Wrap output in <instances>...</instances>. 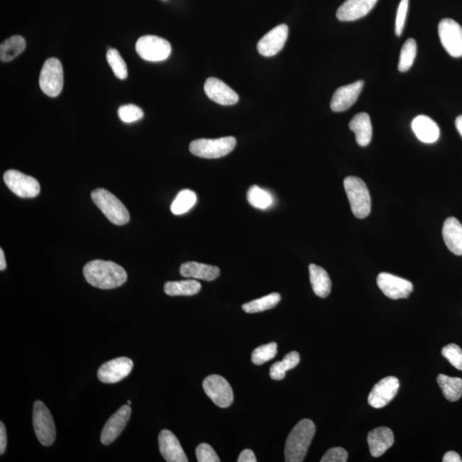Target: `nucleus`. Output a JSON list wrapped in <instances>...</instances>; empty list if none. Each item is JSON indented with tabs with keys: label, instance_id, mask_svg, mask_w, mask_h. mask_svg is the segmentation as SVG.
<instances>
[{
	"label": "nucleus",
	"instance_id": "obj_46",
	"mask_svg": "<svg viewBox=\"0 0 462 462\" xmlns=\"http://www.w3.org/2000/svg\"><path fill=\"white\" fill-rule=\"evenodd\" d=\"M456 126L458 132H459L461 136H462V115L458 116V118L456 119Z\"/></svg>",
	"mask_w": 462,
	"mask_h": 462
},
{
	"label": "nucleus",
	"instance_id": "obj_4",
	"mask_svg": "<svg viewBox=\"0 0 462 462\" xmlns=\"http://www.w3.org/2000/svg\"><path fill=\"white\" fill-rule=\"evenodd\" d=\"M343 185L353 214L360 219L368 217L371 212V197L365 183L359 177H348Z\"/></svg>",
	"mask_w": 462,
	"mask_h": 462
},
{
	"label": "nucleus",
	"instance_id": "obj_28",
	"mask_svg": "<svg viewBox=\"0 0 462 462\" xmlns=\"http://www.w3.org/2000/svg\"><path fill=\"white\" fill-rule=\"evenodd\" d=\"M26 48V41L23 37L14 35L8 38L0 45V60L10 62L20 55Z\"/></svg>",
	"mask_w": 462,
	"mask_h": 462
},
{
	"label": "nucleus",
	"instance_id": "obj_31",
	"mask_svg": "<svg viewBox=\"0 0 462 462\" xmlns=\"http://www.w3.org/2000/svg\"><path fill=\"white\" fill-rule=\"evenodd\" d=\"M197 202V194L190 189H183L177 195L170 206V211L175 215H182L188 212Z\"/></svg>",
	"mask_w": 462,
	"mask_h": 462
},
{
	"label": "nucleus",
	"instance_id": "obj_25",
	"mask_svg": "<svg viewBox=\"0 0 462 462\" xmlns=\"http://www.w3.org/2000/svg\"><path fill=\"white\" fill-rule=\"evenodd\" d=\"M349 128L355 133L358 145L366 147L371 143L373 137V126L371 119L365 112L358 114L349 123Z\"/></svg>",
	"mask_w": 462,
	"mask_h": 462
},
{
	"label": "nucleus",
	"instance_id": "obj_17",
	"mask_svg": "<svg viewBox=\"0 0 462 462\" xmlns=\"http://www.w3.org/2000/svg\"><path fill=\"white\" fill-rule=\"evenodd\" d=\"M207 97L222 106H233L239 101L238 94L218 78H208L204 86Z\"/></svg>",
	"mask_w": 462,
	"mask_h": 462
},
{
	"label": "nucleus",
	"instance_id": "obj_39",
	"mask_svg": "<svg viewBox=\"0 0 462 462\" xmlns=\"http://www.w3.org/2000/svg\"><path fill=\"white\" fill-rule=\"evenodd\" d=\"M409 4V0H401L400 2L395 19V35L397 36H401L405 29Z\"/></svg>",
	"mask_w": 462,
	"mask_h": 462
},
{
	"label": "nucleus",
	"instance_id": "obj_40",
	"mask_svg": "<svg viewBox=\"0 0 462 462\" xmlns=\"http://www.w3.org/2000/svg\"><path fill=\"white\" fill-rule=\"evenodd\" d=\"M197 457L199 462H219L217 453L209 444H201L197 448Z\"/></svg>",
	"mask_w": 462,
	"mask_h": 462
},
{
	"label": "nucleus",
	"instance_id": "obj_41",
	"mask_svg": "<svg viewBox=\"0 0 462 462\" xmlns=\"http://www.w3.org/2000/svg\"><path fill=\"white\" fill-rule=\"evenodd\" d=\"M348 452L346 449L341 447H336L329 449L322 457L321 462H346L348 461Z\"/></svg>",
	"mask_w": 462,
	"mask_h": 462
},
{
	"label": "nucleus",
	"instance_id": "obj_32",
	"mask_svg": "<svg viewBox=\"0 0 462 462\" xmlns=\"http://www.w3.org/2000/svg\"><path fill=\"white\" fill-rule=\"evenodd\" d=\"M280 294L272 293L266 295V297L244 304L243 309L248 314L261 313V312L272 309V308L276 307L280 303Z\"/></svg>",
	"mask_w": 462,
	"mask_h": 462
},
{
	"label": "nucleus",
	"instance_id": "obj_21",
	"mask_svg": "<svg viewBox=\"0 0 462 462\" xmlns=\"http://www.w3.org/2000/svg\"><path fill=\"white\" fill-rule=\"evenodd\" d=\"M393 431L388 427H378L369 432L368 443L373 457H380L394 444Z\"/></svg>",
	"mask_w": 462,
	"mask_h": 462
},
{
	"label": "nucleus",
	"instance_id": "obj_47",
	"mask_svg": "<svg viewBox=\"0 0 462 462\" xmlns=\"http://www.w3.org/2000/svg\"><path fill=\"white\" fill-rule=\"evenodd\" d=\"M128 405H131V401H128Z\"/></svg>",
	"mask_w": 462,
	"mask_h": 462
},
{
	"label": "nucleus",
	"instance_id": "obj_10",
	"mask_svg": "<svg viewBox=\"0 0 462 462\" xmlns=\"http://www.w3.org/2000/svg\"><path fill=\"white\" fill-rule=\"evenodd\" d=\"M439 35L443 47L453 57H462V28L455 20L445 18L439 25Z\"/></svg>",
	"mask_w": 462,
	"mask_h": 462
},
{
	"label": "nucleus",
	"instance_id": "obj_35",
	"mask_svg": "<svg viewBox=\"0 0 462 462\" xmlns=\"http://www.w3.org/2000/svg\"><path fill=\"white\" fill-rule=\"evenodd\" d=\"M106 60L116 77L121 80H124L128 77L127 65L118 50L115 48L108 50Z\"/></svg>",
	"mask_w": 462,
	"mask_h": 462
},
{
	"label": "nucleus",
	"instance_id": "obj_3",
	"mask_svg": "<svg viewBox=\"0 0 462 462\" xmlns=\"http://www.w3.org/2000/svg\"><path fill=\"white\" fill-rule=\"evenodd\" d=\"M91 198L111 223L123 226L130 221L131 216L126 206L109 191L95 189L92 192Z\"/></svg>",
	"mask_w": 462,
	"mask_h": 462
},
{
	"label": "nucleus",
	"instance_id": "obj_29",
	"mask_svg": "<svg viewBox=\"0 0 462 462\" xmlns=\"http://www.w3.org/2000/svg\"><path fill=\"white\" fill-rule=\"evenodd\" d=\"M439 385L442 390L444 397L451 402H456L462 395V380L460 378H453L439 374Z\"/></svg>",
	"mask_w": 462,
	"mask_h": 462
},
{
	"label": "nucleus",
	"instance_id": "obj_27",
	"mask_svg": "<svg viewBox=\"0 0 462 462\" xmlns=\"http://www.w3.org/2000/svg\"><path fill=\"white\" fill-rule=\"evenodd\" d=\"M202 285L197 280H183L165 282L164 291L170 297H190L201 291Z\"/></svg>",
	"mask_w": 462,
	"mask_h": 462
},
{
	"label": "nucleus",
	"instance_id": "obj_15",
	"mask_svg": "<svg viewBox=\"0 0 462 462\" xmlns=\"http://www.w3.org/2000/svg\"><path fill=\"white\" fill-rule=\"evenodd\" d=\"M288 35V26L286 24L278 25L262 37L257 45L258 52L264 57L276 55L284 48Z\"/></svg>",
	"mask_w": 462,
	"mask_h": 462
},
{
	"label": "nucleus",
	"instance_id": "obj_23",
	"mask_svg": "<svg viewBox=\"0 0 462 462\" xmlns=\"http://www.w3.org/2000/svg\"><path fill=\"white\" fill-rule=\"evenodd\" d=\"M443 237L449 251L462 255V224L456 218H449L444 224Z\"/></svg>",
	"mask_w": 462,
	"mask_h": 462
},
{
	"label": "nucleus",
	"instance_id": "obj_11",
	"mask_svg": "<svg viewBox=\"0 0 462 462\" xmlns=\"http://www.w3.org/2000/svg\"><path fill=\"white\" fill-rule=\"evenodd\" d=\"M206 394L216 405L226 409L232 405L234 395L230 384L226 378L219 375L208 376L203 381Z\"/></svg>",
	"mask_w": 462,
	"mask_h": 462
},
{
	"label": "nucleus",
	"instance_id": "obj_2",
	"mask_svg": "<svg viewBox=\"0 0 462 462\" xmlns=\"http://www.w3.org/2000/svg\"><path fill=\"white\" fill-rule=\"evenodd\" d=\"M315 431V424L311 419L301 420L291 431L287 439L285 449V461H303L307 456L308 448L313 441Z\"/></svg>",
	"mask_w": 462,
	"mask_h": 462
},
{
	"label": "nucleus",
	"instance_id": "obj_37",
	"mask_svg": "<svg viewBox=\"0 0 462 462\" xmlns=\"http://www.w3.org/2000/svg\"><path fill=\"white\" fill-rule=\"evenodd\" d=\"M119 116L123 123H131L136 122L143 118L144 112L139 106L136 105H126L119 107Z\"/></svg>",
	"mask_w": 462,
	"mask_h": 462
},
{
	"label": "nucleus",
	"instance_id": "obj_13",
	"mask_svg": "<svg viewBox=\"0 0 462 462\" xmlns=\"http://www.w3.org/2000/svg\"><path fill=\"white\" fill-rule=\"evenodd\" d=\"M132 360L127 357L116 358V359L104 363L98 371V378L105 384H115L128 376L132 371Z\"/></svg>",
	"mask_w": 462,
	"mask_h": 462
},
{
	"label": "nucleus",
	"instance_id": "obj_14",
	"mask_svg": "<svg viewBox=\"0 0 462 462\" xmlns=\"http://www.w3.org/2000/svg\"><path fill=\"white\" fill-rule=\"evenodd\" d=\"M400 382L398 378L390 376L383 378L374 385L368 395V403L374 409H382L392 401L398 392Z\"/></svg>",
	"mask_w": 462,
	"mask_h": 462
},
{
	"label": "nucleus",
	"instance_id": "obj_38",
	"mask_svg": "<svg viewBox=\"0 0 462 462\" xmlns=\"http://www.w3.org/2000/svg\"><path fill=\"white\" fill-rule=\"evenodd\" d=\"M442 355L453 368L462 371V351L456 344H449L442 349Z\"/></svg>",
	"mask_w": 462,
	"mask_h": 462
},
{
	"label": "nucleus",
	"instance_id": "obj_26",
	"mask_svg": "<svg viewBox=\"0 0 462 462\" xmlns=\"http://www.w3.org/2000/svg\"><path fill=\"white\" fill-rule=\"evenodd\" d=\"M312 288L319 297L326 298L331 293V281L326 270L314 264L309 265Z\"/></svg>",
	"mask_w": 462,
	"mask_h": 462
},
{
	"label": "nucleus",
	"instance_id": "obj_20",
	"mask_svg": "<svg viewBox=\"0 0 462 462\" xmlns=\"http://www.w3.org/2000/svg\"><path fill=\"white\" fill-rule=\"evenodd\" d=\"M160 451L168 462H188L186 453L177 436L169 430L161 431L159 436Z\"/></svg>",
	"mask_w": 462,
	"mask_h": 462
},
{
	"label": "nucleus",
	"instance_id": "obj_22",
	"mask_svg": "<svg viewBox=\"0 0 462 462\" xmlns=\"http://www.w3.org/2000/svg\"><path fill=\"white\" fill-rule=\"evenodd\" d=\"M412 128L417 138L424 143H434L439 140L440 130L438 124L427 116L420 115L412 123Z\"/></svg>",
	"mask_w": 462,
	"mask_h": 462
},
{
	"label": "nucleus",
	"instance_id": "obj_7",
	"mask_svg": "<svg viewBox=\"0 0 462 462\" xmlns=\"http://www.w3.org/2000/svg\"><path fill=\"white\" fill-rule=\"evenodd\" d=\"M33 424L40 443L44 446H51L56 439V427L51 413L43 402H35Z\"/></svg>",
	"mask_w": 462,
	"mask_h": 462
},
{
	"label": "nucleus",
	"instance_id": "obj_12",
	"mask_svg": "<svg viewBox=\"0 0 462 462\" xmlns=\"http://www.w3.org/2000/svg\"><path fill=\"white\" fill-rule=\"evenodd\" d=\"M377 284L382 292L392 299H406L414 290L411 282L386 273L378 275Z\"/></svg>",
	"mask_w": 462,
	"mask_h": 462
},
{
	"label": "nucleus",
	"instance_id": "obj_34",
	"mask_svg": "<svg viewBox=\"0 0 462 462\" xmlns=\"http://www.w3.org/2000/svg\"><path fill=\"white\" fill-rule=\"evenodd\" d=\"M416 54H417V44L414 39L406 41L401 50L398 64V70L401 72H406L413 65Z\"/></svg>",
	"mask_w": 462,
	"mask_h": 462
},
{
	"label": "nucleus",
	"instance_id": "obj_5",
	"mask_svg": "<svg viewBox=\"0 0 462 462\" xmlns=\"http://www.w3.org/2000/svg\"><path fill=\"white\" fill-rule=\"evenodd\" d=\"M236 145L235 137L227 136L219 139H198L189 145L190 152L203 159H219L233 151Z\"/></svg>",
	"mask_w": 462,
	"mask_h": 462
},
{
	"label": "nucleus",
	"instance_id": "obj_48",
	"mask_svg": "<svg viewBox=\"0 0 462 462\" xmlns=\"http://www.w3.org/2000/svg\"><path fill=\"white\" fill-rule=\"evenodd\" d=\"M162 1H167V0H162Z\"/></svg>",
	"mask_w": 462,
	"mask_h": 462
},
{
	"label": "nucleus",
	"instance_id": "obj_8",
	"mask_svg": "<svg viewBox=\"0 0 462 462\" xmlns=\"http://www.w3.org/2000/svg\"><path fill=\"white\" fill-rule=\"evenodd\" d=\"M136 53L143 60L160 62L167 60L172 53L169 41L155 35L141 36L136 44Z\"/></svg>",
	"mask_w": 462,
	"mask_h": 462
},
{
	"label": "nucleus",
	"instance_id": "obj_36",
	"mask_svg": "<svg viewBox=\"0 0 462 462\" xmlns=\"http://www.w3.org/2000/svg\"><path fill=\"white\" fill-rule=\"evenodd\" d=\"M277 345L276 343H270L257 348L252 353V361L253 364L262 365L277 356Z\"/></svg>",
	"mask_w": 462,
	"mask_h": 462
},
{
	"label": "nucleus",
	"instance_id": "obj_24",
	"mask_svg": "<svg viewBox=\"0 0 462 462\" xmlns=\"http://www.w3.org/2000/svg\"><path fill=\"white\" fill-rule=\"evenodd\" d=\"M180 274L185 277L214 281L219 277L220 270L217 266L191 261L181 265Z\"/></svg>",
	"mask_w": 462,
	"mask_h": 462
},
{
	"label": "nucleus",
	"instance_id": "obj_19",
	"mask_svg": "<svg viewBox=\"0 0 462 462\" xmlns=\"http://www.w3.org/2000/svg\"><path fill=\"white\" fill-rule=\"evenodd\" d=\"M378 0H346L336 11V18L342 22H352L364 18L376 6Z\"/></svg>",
	"mask_w": 462,
	"mask_h": 462
},
{
	"label": "nucleus",
	"instance_id": "obj_16",
	"mask_svg": "<svg viewBox=\"0 0 462 462\" xmlns=\"http://www.w3.org/2000/svg\"><path fill=\"white\" fill-rule=\"evenodd\" d=\"M131 415L130 405H123L108 419L101 432V440L104 445H109L119 438L123 429L127 426Z\"/></svg>",
	"mask_w": 462,
	"mask_h": 462
},
{
	"label": "nucleus",
	"instance_id": "obj_6",
	"mask_svg": "<svg viewBox=\"0 0 462 462\" xmlns=\"http://www.w3.org/2000/svg\"><path fill=\"white\" fill-rule=\"evenodd\" d=\"M40 87L48 97L55 98L64 87V70L60 60L50 57L43 65L40 75Z\"/></svg>",
	"mask_w": 462,
	"mask_h": 462
},
{
	"label": "nucleus",
	"instance_id": "obj_30",
	"mask_svg": "<svg viewBox=\"0 0 462 462\" xmlns=\"http://www.w3.org/2000/svg\"><path fill=\"white\" fill-rule=\"evenodd\" d=\"M301 361L299 353L292 351L286 355L284 360L282 361L276 362L270 369V376L274 380H284L286 375V372L289 370H292L297 368Z\"/></svg>",
	"mask_w": 462,
	"mask_h": 462
},
{
	"label": "nucleus",
	"instance_id": "obj_9",
	"mask_svg": "<svg viewBox=\"0 0 462 462\" xmlns=\"http://www.w3.org/2000/svg\"><path fill=\"white\" fill-rule=\"evenodd\" d=\"M4 181L11 192L21 198H34L40 192L39 182L18 170H7L4 174Z\"/></svg>",
	"mask_w": 462,
	"mask_h": 462
},
{
	"label": "nucleus",
	"instance_id": "obj_42",
	"mask_svg": "<svg viewBox=\"0 0 462 462\" xmlns=\"http://www.w3.org/2000/svg\"><path fill=\"white\" fill-rule=\"evenodd\" d=\"M7 446V434L5 424L0 423V453H5Z\"/></svg>",
	"mask_w": 462,
	"mask_h": 462
},
{
	"label": "nucleus",
	"instance_id": "obj_1",
	"mask_svg": "<svg viewBox=\"0 0 462 462\" xmlns=\"http://www.w3.org/2000/svg\"><path fill=\"white\" fill-rule=\"evenodd\" d=\"M83 275L89 285L101 290L118 288L128 278L127 273L122 266L112 261L101 260L89 262L83 268Z\"/></svg>",
	"mask_w": 462,
	"mask_h": 462
},
{
	"label": "nucleus",
	"instance_id": "obj_45",
	"mask_svg": "<svg viewBox=\"0 0 462 462\" xmlns=\"http://www.w3.org/2000/svg\"><path fill=\"white\" fill-rule=\"evenodd\" d=\"M6 268V261L5 253H4L3 249H0V270H4Z\"/></svg>",
	"mask_w": 462,
	"mask_h": 462
},
{
	"label": "nucleus",
	"instance_id": "obj_43",
	"mask_svg": "<svg viewBox=\"0 0 462 462\" xmlns=\"http://www.w3.org/2000/svg\"><path fill=\"white\" fill-rule=\"evenodd\" d=\"M238 462H256L257 459L251 449H244L243 452L240 453L238 458Z\"/></svg>",
	"mask_w": 462,
	"mask_h": 462
},
{
	"label": "nucleus",
	"instance_id": "obj_44",
	"mask_svg": "<svg viewBox=\"0 0 462 462\" xmlns=\"http://www.w3.org/2000/svg\"><path fill=\"white\" fill-rule=\"evenodd\" d=\"M444 462H461V458L455 451H449L445 453L443 459Z\"/></svg>",
	"mask_w": 462,
	"mask_h": 462
},
{
	"label": "nucleus",
	"instance_id": "obj_18",
	"mask_svg": "<svg viewBox=\"0 0 462 462\" xmlns=\"http://www.w3.org/2000/svg\"><path fill=\"white\" fill-rule=\"evenodd\" d=\"M364 82L357 81L346 86L341 87L333 94L331 108L333 111L342 112L351 108L359 98Z\"/></svg>",
	"mask_w": 462,
	"mask_h": 462
},
{
	"label": "nucleus",
	"instance_id": "obj_33",
	"mask_svg": "<svg viewBox=\"0 0 462 462\" xmlns=\"http://www.w3.org/2000/svg\"><path fill=\"white\" fill-rule=\"evenodd\" d=\"M247 198L249 204L257 209H268L273 204V195L256 185L249 189Z\"/></svg>",
	"mask_w": 462,
	"mask_h": 462
}]
</instances>
